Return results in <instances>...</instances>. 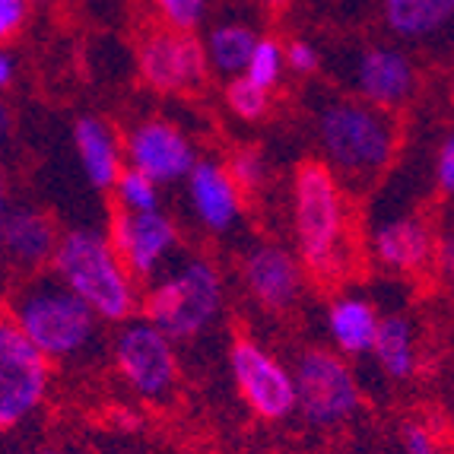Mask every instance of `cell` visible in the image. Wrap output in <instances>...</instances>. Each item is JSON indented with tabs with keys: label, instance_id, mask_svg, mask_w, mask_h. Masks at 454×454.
Masks as SVG:
<instances>
[{
	"label": "cell",
	"instance_id": "obj_32",
	"mask_svg": "<svg viewBox=\"0 0 454 454\" xmlns=\"http://www.w3.org/2000/svg\"><path fill=\"white\" fill-rule=\"evenodd\" d=\"M13 76H16V61H13V54L0 48V90H7V86L13 83Z\"/></svg>",
	"mask_w": 454,
	"mask_h": 454
},
{
	"label": "cell",
	"instance_id": "obj_12",
	"mask_svg": "<svg viewBox=\"0 0 454 454\" xmlns=\"http://www.w3.org/2000/svg\"><path fill=\"white\" fill-rule=\"evenodd\" d=\"M124 160H128V168L146 175L153 184H172L188 178L197 156L194 144L178 124L166 121V118H150L128 134Z\"/></svg>",
	"mask_w": 454,
	"mask_h": 454
},
{
	"label": "cell",
	"instance_id": "obj_33",
	"mask_svg": "<svg viewBox=\"0 0 454 454\" xmlns=\"http://www.w3.org/2000/svg\"><path fill=\"white\" fill-rule=\"evenodd\" d=\"M7 213H10V191H7V175H4V168H0V239H4Z\"/></svg>",
	"mask_w": 454,
	"mask_h": 454
},
{
	"label": "cell",
	"instance_id": "obj_18",
	"mask_svg": "<svg viewBox=\"0 0 454 454\" xmlns=\"http://www.w3.org/2000/svg\"><path fill=\"white\" fill-rule=\"evenodd\" d=\"M372 251L385 267L397 273H413L429 264L435 242L432 232L419 216H397L391 223H381L372 239Z\"/></svg>",
	"mask_w": 454,
	"mask_h": 454
},
{
	"label": "cell",
	"instance_id": "obj_29",
	"mask_svg": "<svg viewBox=\"0 0 454 454\" xmlns=\"http://www.w3.org/2000/svg\"><path fill=\"white\" fill-rule=\"evenodd\" d=\"M283 64H286L289 70H295V74H315L321 64V54L318 48L311 45V42H302V38H295V42H289L286 48H283Z\"/></svg>",
	"mask_w": 454,
	"mask_h": 454
},
{
	"label": "cell",
	"instance_id": "obj_19",
	"mask_svg": "<svg viewBox=\"0 0 454 454\" xmlns=\"http://www.w3.org/2000/svg\"><path fill=\"white\" fill-rule=\"evenodd\" d=\"M369 353L375 356L379 369L385 372L391 381H410L419 369L417 327H413V321L403 318V315L379 318Z\"/></svg>",
	"mask_w": 454,
	"mask_h": 454
},
{
	"label": "cell",
	"instance_id": "obj_6",
	"mask_svg": "<svg viewBox=\"0 0 454 454\" xmlns=\"http://www.w3.org/2000/svg\"><path fill=\"white\" fill-rule=\"evenodd\" d=\"M295 413H302L305 423L331 429L347 423L363 403L356 375L340 353L311 347L295 359L293 369Z\"/></svg>",
	"mask_w": 454,
	"mask_h": 454
},
{
	"label": "cell",
	"instance_id": "obj_8",
	"mask_svg": "<svg viewBox=\"0 0 454 454\" xmlns=\"http://www.w3.org/2000/svg\"><path fill=\"white\" fill-rule=\"evenodd\" d=\"M112 356L124 385L144 401H166L178 385L175 343L144 318L124 321L112 343Z\"/></svg>",
	"mask_w": 454,
	"mask_h": 454
},
{
	"label": "cell",
	"instance_id": "obj_36",
	"mask_svg": "<svg viewBox=\"0 0 454 454\" xmlns=\"http://www.w3.org/2000/svg\"><path fill=\"white\" fill-rule=\"evenodd\" d=\"M267 7H283V4H286V0H264Z\"/></svg>",
	"mask_w": 454,
	"mask_h": 454
},
{
	"label": "cell",
	"instance_id": "obj_3",
	"mask_svg": "<svg viewBox=\"0 0 454 454\" xmlns=\"http://www.w3.org/2000/svg\"><path fill=\"white\" fill-rule=\"evenodd\" d=\"M7 318L48 363L83 359L98 340V318L51 270L32 273L10 295Z\"/></svg>",
	"mask_w": 454,
	"mask_h": 454
},
{
	"label": "cell",
	"instance_id": "obj_5",
	"mask_svg": "<svg viewBox=\"0 0 454 454\" xmlns=\"http://www.w3.org/2000/svg\"><path fill=\"white\" fill-rule=\"evenodd\" d=\"M223 309V277L207 258H184L162 277L150 283L140 295V315L160 327L168 340H191L216 321Z\"/></svg>",
	"mask_w": 454,
	"mask_h": 454
},
{
	"label": "cell",
	"instance_id": "obj_35",
	"mask_svg": "<svg viewBox=\"0 0 454 454\" xmlns=\"http://www.w3.org/2000/svg\"><path fill=\"white\" fill-rule=\"evenodd\" d=\"M26 454H61V451H54V448H35V451H26Z\"/></svg>",
	"mask_w": 454,
	"mask_h": 454
},
{
	"label": "cell",
	"instance_id": "obj_37",
	"mask_svg": "<svg viewBox=\"0 0 454 454\" xmlns=\"http://www.w3.org/2000/svg\"><path fill=\"white\" fill-rule=\"evenodd\" d=\"M26 4H29V0H26ZM32 4H48V0H32Z\"/></svg>",
	"mask_w": 454,
	"mask_h": 454
},
{
	"label": "cell",
	"instance_id": "obj_24",
	"mask_svg": "<svg viewBox=\"0 0 454 454\" xmlns=\"http://www.w3.org/2000/svg\"><path fill=\"white\" fill-rule=\"evenodd\" d=\"M226 106L242 121H261L270 112V92L261 90L258 83H251L248 76L239 74L226 83Z\"/></svg>",
	"mask_w": 454,
	"mask_h": 454
},
{
	"label": "cell",
	"instance_id": "obj_11",
	"mask_svg": "<svg viewBox=\"0 0 454 454\" xmlns=\"http://www.w3.org/2000/svg\"><path fill=\"white\" fill-rule=\"evenodd\" d=\"M106 239L134 280H150L178 248V226L162 210L128 213L114 207Z\"/></svg>",
	"mask_w": 454,
	"mask_h": 454
},
{
	"label": "cell",
	"instance_id": "obj_21",
	"mask_svg": "<svg viewBox=\"0 0 454 454\" xmlns=\"http://www.w3.org/2000/svg\"><path fill=\"white\" fill-rule=\"evenodd\" d=\"M387 29L397 38H429L454 16V0H381Z\"/></svg>",
	"mask_w": 454,
	"mask_h": 454
},
{
	"label": "cell",
	"instance_id": "obj_28",
	"mask_svg": "<svg viewBox=\"0 0 454 454\" xmlns=\"http://www.w3.org/2000/svg\"><path fill=\"white\" fill-rule=\"evenodd\" d=\"M397 439H401L403 454H442L439 432L423 419H403Z\"/></svg>",
	"mask_w": 454,
	"mask_h": 454
},
{
	"label": "cell",
	"instance_id": "obj_22",
	"mask_svg": "<svg viewBox=\"0 0 454 454\" xmlns=\"http://www.w3.org/2000/svg\"><path fill=\"white\" fill-rule=\"evenodd\" d=\"M254 42H258V35H254L248 26H239V23L216 26L204 42L207 64H213L220 74H229V76L245 74V64H248Z\"/></svg>",
	"mask_w": 454,
	"mask_h": 454
},
{
	"label": "cell",
	"instance_id": "obj_25",
	"mask_svg": "<svg viewBox=\"0 0 454 454\" xmlns=\"http://www.w3.org/2000/svg\"><path fill=\"white\" fill-rule=\"evenodd\" d=\"M283 45L277 42V38H258L254 42V48H251V58L248 64H245V74L251 83H258L261 90L270 92L273 86L280 83L283 76Z\"/></svg>",
	"mask_w": 454,
	"mask_h": 454
},
{
	"label": "cell",
	"instance_id": "obj_9",
	"mask_svg": "<svg viewBox=\"0 0 454 454\" xmlns=\"http://www.w3.org/2000/svg\"><path fill=\"white\" fill-rule=\"evenodd\" d=\"M137 70H140V80L153 92L178 96V92L200 90L210 64H207L204 42L194 32H178V29H168V26H156V29H146L140 35Z\"/></svg>",
	"mask_w": 454,
	"mask_h": 454
},
{
	"label": "cell",
	"instance_id": "obj_13",
	"mask_svg": "<svg viewBox=\"0 0 454 454\" xmlns=\"http://www.w3.org/2000/svg\"><path fill=\"white\" fill-rule=\"evenodd\" d=\"M242 283L261 309L286 311L302 295L305 270L283 245H258L242 258Z\"/></svg>",
	"mask_w": 454,
	"mask_h": 454
},
{
	"label": "cell",
	"instance_id": "obj_16",
	"mask_svg": "<svg viewBox=\"0 0 454 454\" xmlns=\"http://www.w3.org/2000/svg\"><path fill=\"white\" fill-rule=\"evenodd\" d=\"M188 191L197 220L210 232H226L242 216V191L235 188L223 162L197 160L188 172Z\"/></svg>",
	"mask_w": 454,
	"mask_h": 454
},
{
	"label": "cell",
	"instance_id": "obj_30",
	"mask_svg": "<svg viewBox=\"0 0 454 454\" xmlns=\"http://www.w3.org/2000/svg\"><path fill=\"white\" fill-rule=\"evenodd\" d=\"M29 4L26 0H0V45L13 42L26 26Z\"/></svg>",
	"mask_w": 454,
	"mask_h": 454
},
{
	"label": "cell",
	"instance_id": "obj_23",
	"mask_svg": "<svg viewBox=\"0 0 454 454\" xmlns=\"http://www.w3.org/2000/svg\"><path fill=\"white\" fill-rule=\"evenodd\" d=\"M114 197H118V210L128 213H146V210H160V184H153L146 175L134 172V168L124 166L118 182L112 184Z\"/></svg>",
	"mask_w": 454,
	"mask_h": 454
},
{
	"label": "cell",
	"instance_id": "obj_14",
	"mask_svg": "<svg viewBox=\"0 0 454 454\" xmlns=\"http://www.w3.org/2000/svg\"><path fill=\"white\" fill-rule=\"evenodd\" d=\"M419 83L417 64L407 54L387 45H372L359 54L356 61V90L363 102L381 108V112H397L413 98Z\"/></svg>",
	"mask_w": 454,
	"mask_h": 454
},
{
	"label": "cell",
	"instance_id": "obj_7",
	"mask_svg": "<svg viewBox=\"0 0 454 454\" xmlns=\"http://www.w3.org/2000/svg\"><path fill=\"white\" fill-rule=\"evenodd\" d=\"M51 363L4 315L0 318V432L23 426L45 403Z\"/></svg>",
	"mask_w": 454,
	"mask_h": 454
},
{
	"label": "cell",
	"instance_id": "obj_26",
	"mask_svg": "<svg viewBox=\"0 0 454 454\" xmlns=\"http://www.w3.org/2000/svg\"><path fill=\"white\" fill-rule=\"evenodd\" d=\"M229 178L235 182V188L242 191V194H251V191H258L267 178V162H264V153L254 150V146H242V150L232 153V160L226 166Z\"/></svg>",
	"mask_w": 454,
	"mask_h": 454
},
{
	"label": "cell",
	"instance_id": "obj_2",
	"mask_svg": "<svg viewBox=\"0 0 454 454\" xmlns=\"http://www.w3.org/2000/svg\"><path fill=\"white\" fill-rule=\"evenodd\" d=\"M293 223L299 264L318 280H337L349 264V207L343 184L321 160H305L293 175Z\"/></svg>",
	"mask_w": 454,
	"mask_h": 454
},
{
	"label": "cell",
	"instance_id": "obj_10",
	"mask_svg": "<svg viewBox=\"0 0 454 454\" xmlns=\"http://www.w3.org/2000/svg\"><path fill=\"white\" fill-rule=\"evenodd\" d=\"M229 372H232L235 387L251 413L267 423H280L295 413V387L293 372L273 359L261 343L251 337H235L229 347Z\"/></svg>",
	"mask_w": 454,
	"mask_h": 454
},
{
	"label": "cell",
	"instance_id": "obj_20",
	"mask_svg": "<svg viewBox=\"0 0 454 454\" xmlns=\"http://www.w3.org/2000/svg\"><path fill=\"white\" fill-rule=\"evenodd\" d=\"M375 327H379V311L363 295L333 299L331 309H327V331H331L333 347L340 349L343 359L369 353Z\"/></svg>",
	"mask_w": 454,
	"mask_h": 454
},
{
	"label": "cell",
	"instance_id": "obj_1",
	"mask_svg": "<svg viewBox=\"0 0 454 454\" xmlns=\"http://www.w3.org/2000/svg\"><path fill=\"white\" fill-rule=\"evenodd\" d=\"M318 144L325 166L343 188H369L391 168L401 150V124L394 112L363 98H333L318 112Z\"/></svg>",
	"mask_w": 454,
	"mask_h": 454
},
{
	"label": "cell",
	"instance_id": "obj_17",
	"mask_svg": "<svg viewBox=\"0 0 454 454\" xmlns=\"http://www.w3.org/2000/svg\"><path fill=\"white\" fill-rule=\"evenodd\" d=\"M74 146L86 178L98 191H112V184L118 182V175L124 168V144L118 130L112 128V121L98 118V114H83L74 124Z\"/></svg>",
	"mask_w": 454,
	"mask_h": 454
},
{
	"label": "cell",
	"instance_id": "obj_31",
	"mask_svg": "<svg viewBox=\"0 0 454 454\" xmlns=\"http://www.w3.org/2000/svg\"><path fill=\"white\" fill-rule=\"evenodd\" d=\"M435 184L442 188V194H451L454 191V140L445 137L435 153Z\"/></svg>",
	"mask_w": 454,
	"mask_h": 454
},
{
	"label": "cell",
	"instance_id": "obj_15",
	"mask_svg": "<svg viewBox=\"0 0 454 454\" xmlns=\"http://www.w3.org/2000/svg\"><path fill=\"white\" fill-rule=\"evenodd\" d=\"M58 239L61 235L48 213L35 210V207H10L4 239H0V254H7L10 264L32 277V273L48 270Z\"/></svg>",
	"mask_w": 454,
	"mask_h": 454
},
{
	"label": "cell",
	"instance_id": "obj_4",
	"mask_svg": "<svg viewBox=\"0 0 454 454\" xmlns=\"http://www.w3.org/2000/svg\"><path fill=\"white\" fill-rule=\"evenodd\" d=\"M48 270L70 289V293L108 325H124L140 309L137 280L114 254L108 239L92 229H74L58 239Z\"/></svg>",
	"mask_w": 454,
	"mask_h": 454
},
{
	"label": "cell",
	"instance_id": "obj_34",
	"mask_svg": "<svg viewBox=\"0 0 454 454\" xmlns=\"http://www.w3.org/2000/svg\"><path fill=\"white\" fill-rule=\"evenodd\" d=\"M10 134H13V112H10V108L0 102V146L7 144Z\"/></svg>",
	"mask_w": 454,
	"mask_h": 454
},
{
	"label": "cell",
	"instance_id": "obj_27",
	"mask_svg": "<svg viewBox=\"0 0 454 454\" xmlns=\"http://www.w3.org/2000/svg\"><path fill=\"white\" fill-rule=\"evenodd\" d=\"M156 10L168 29L194 32L207 13V0H156Z\"/></svg>",
	"mask_w": 454,
	"mask_h": 454
}]
</instances>
